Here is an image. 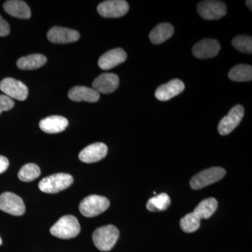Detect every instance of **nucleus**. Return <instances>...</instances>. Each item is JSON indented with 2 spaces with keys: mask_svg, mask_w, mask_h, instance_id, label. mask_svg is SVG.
Segmentation results:
<instances>
[{
  "mask_svg": "<svg viewBox=\"0 0 252 252\" xmlns=\"http://www.w3.org/2000/svg\"><path fill=\"white\" fill-rule=\"evenodd\" d=\"M80 231L79 220L72 215H65L61 217L50 229L51 235L65 240L75 238Z\"/></svg>",
  "mask_w": 252,
  "mask_h": 252,
  "instance_id": "f257e3e1",
  "label": "nucleus"
},
{
  "mask_svg": "<svg viewBox=\"0 0 252 252\" xmlns=\"http://www.w3.org/2000/svg\"><path fill=\"white\" fill-rule=\"evenodd\" d=\"M119 231L113 225H104L94 230L93 240L96 248L102 252L110 251L117 243Z\"/></svg>",
  "mask_w": 252,
  "mask_h": 252,
  "instance_id": "f03ea898",
  "label": "nucleus"
},
{
  "mask_svg": "<svg viewBox=\"0 0 252 252\" xmlns=\"http://www.w3.org/2000/svg\"><path fill=\"white\" fill-rule=\"evenodd\" d=\"M73 182L74 179L69 174H55L41 180L39 183V188L44 193H56L70 187Z\"/></svg>",
  "mask_w": 252,
  "mask_h": 252,
  "instance_id": "7ed1b4c3",
  "label": "nucleus"
},
{
  "mask_svg": "<svg viewBox=\"0 0 252 252\" xmlns=\"http://www.w3.org/2000/svg\"><path fill=\"white\" fill-rule=\"evenodd\" d=\"M109 200L105 197L91 195L79 204V211L86 217H94L103 213L109 207Z\"/></svg>",
  "mask_w": 252,
  "mask_h": 252,
  "instance_id": "20e7f679",
  "label": "nucleus"
},
{
  "mask_svg": "<svg viewBox=\"0 0 252 252\" xmlns=\"http://www.w3.org/2000/svg\"><path fill=\"white\" fill-rule=\"evenodd\" d=\"M225 173L226 172L222 167L207 169L192 177L190 182V187L195 190L203 189L223 179Z\"/></svg>",
  "mask_w": 252,
  "mask_h": 252,
  "instance_id": "39448f33",
  "label": "nucleus"
},
{
  "mask_svg": "<svg viewBox=\"0 0 252 252\" xmlns=\"http://www.w3.org/2000/svg\"><path fill=\"white\" fill-rule=\"evenodd\" d=\"M0 210L14 216H21L26 212V205L21 197L6 192L0 195Z\"/></svg>",
  "mask_w": 252,
  "mask_h": 252,
  "instance_id": "423d86ee",
  "label": "nucleus"
},
{
  "mask_svg": "<svg viewBox=\"0 0 252 252\" xmlns=\"http://www.w3.org/2000/svg\"><path fill=\"white\" fill-rule=\"evenodd\" d=\"M0 90L10 98L20 101L26 100L28 95L27 86L13 78H5L0 81Z\"/></svg>",
  "mask_w": 252,
  "mask_h": 252,
  "instance_id": "0eeeda50",
  "label": "nucleus"
},
{
  "mask_svg": "<svg viewBox=\"0 0 252 252\" xmlns=\"http://www.w3.org/2000/svg\"><path fill=\"white\" fill-rule=\"evenodd\" d=\"M245 114V109L242 105L235 106L230 109L225 117L220 121L218 131L220 135H226L233 132L235 127L241 122Z\"/></svg>",
  "mask_w": 252,
  "mask_h": 252,
  "instance_id": "6e6552de",
  "label": "nucleus"
},
{
  "mask_svg": "<svg viewBox=\"0 0 252 252\" xmlns=\"http://www.w3.org/2000/svg\"><path fill=\"white\" fill-rule=\"evenodd\" d=\"M129 10L128 3L124 0H108L97 6V11L104 18H120Z\"/></svg>",
  "mask_w": 252,
  "mask_h": 252,
  "instance_id": "1a4fd4ad",
  "label": "nucleus"
},
{
  "mask_svg": "<svg viewBox=\"0 0 252 252\" xmlns=\"http://www.w3.org/2000/svg\"><path fill=\"white\" fill-rule=\"evenodd\" d=\"M198 12L206 20H218L227 14V7L223 1H203L198 4Z\"/></svg>",
  "mask_w": 252,
  "mask_h": 252,
  "instance_id": "9d476101",
  "label": "nucleus"
},
{
  "mask_svg": "<svg viewBox=\"0 0 252 252\" xmlns=\"http://www.w3.org/2000/svg\"><path fill=\"white\" fill-rule=\"evenodd\" d=\"M47 37L55 44H69L79 40L80 34L74 30L55 26L48 32Z\"/></svg>",
  "mask_w": 252,
  "mask_h": 252,
  "instance_id": "9b49d317",
  "label": "nucleus"
},
{
  "mask_svg": "<svg viewBox=\"0 0 252 252\" xmlns=\"http://www.w3.org/2000/svg\"><path fill=\"white\" fill-rule=\"evenodd\" d=\"M220 50V46L218 41L205 39L199 41L193 46V54L197 59H211L217 56Z\"/></svg>",
  "mask_w": 252,
  "mask_h": 252,
  "instance_id": "f8f14e48",
  "label": "nucleus"
},
{
  "mask_svg": "<svg viewBox=\"0 0 252 252\" xmlns=\"http://www.w3.org/2000/svg\"><path fill=\"white\" fill-rule=\"evenodd\" d=\"M108 149L107 145L102 142L90 144L83 149L79 154L81 161L86 163L98 162L107 156Z\"/></svg>",
  "mask_w": 252,
  "mask_h": 252,
  "instance_id": "ddd939ff",
  "label": "nucleus"
},
{
  "mask_svg": "<svg viewBox=\"0 0 252 252\" xmlns=\"http://www.w3.org/2000/svg\"><path fill=\"white\" fill-rule=\"evenodd\" d=\"M119 86V78L112 73L100 74L93 83V89L98 94H109L115 91Z\"/></svg>",
  "mask_w": 252,
  "mask_h": 252,
  "instance_id": "4468645a",
  "label": "nucleus"
},
{
  "mask_svg": "<svg viewBox=\"0 0 252 252\" xmlns=\"http://www.w3.org/2000/svg\"><path fill=\"white\" fill-rule=\"evenodd\" d=\"M127 54L124 49L117 48L107 51L99 58V67L104 70H108L125 62Z\"/></svg>",
  "mask_w": 252,
  "mask_h": 252,
  "instance_id": "2eb2a0df",
  "label": "nucleus"
},
{
  "mask_svg": "<svg viewBox=\"0 0 252 252\" xmlns=\"http://www.w3.org/2000/svg\"><path fill=\"white\" fill-rule=\"evenodd\" d=\"M185 84L180 79H173L167 84L159 86L155 96L158 100L167 101L178 95L185 90Z\"/></svg>",
  "mask_w": 252,
  "mask_h": 252,
  "instance_id": "dca6fc26",
  "label": "nucleus"
},
{
  "mask_svg": "<svg viewBox=\"0 0 252 252\" xmlns=\"http://www.w3.org/2000/svg\"><path fill=\"white\" fill-rule=\"evenodd\" d=\"M68 97L74 102H96L99 100V94L92 88L78 86L69 91Z\"/></svg>",
  "mask_w": 252,
  "mask_h": 252,
  "instance_id": "f3484780",
  "label": "nucleus"
},
{
  "mask_svg": "<svg viewBox=\"0 0 252 252\" xmlns=\"http://www.w3.org/2000/svg\"><path fill=\"white\" fill-rule=\"evenodd\" d=\"M69 122L66 118L61 116H51L41 120L39 127L46 133L55 134L65 130Z\"/></svg>",
  "mask_w": 252,
  "mask_h": 252,
  "instance_id": "a211bd4d",
  "label": "nucleus"
},
{
  "mask_svg": "<svg viewBox=\"0 0 252 252\" xmlns=\"http://www.w3.org/2000/svg\"><path fill=\"white\" fill-rule=\"evenodd\" d=\"M4 11L10 16L23 19L31 17V10L25 1L21 0H10L4 4Z\"/></svg>",
  "mask_w": 252,
  "mask_h": 252,
  "instance_id": "6ab92c4d",
  "label": "nucleus"
},
{
  "mask_svg": "<svg viewBox=\"0 0 252 252\" xmlns=\"http://www.w3.org/2000/svg\"><path fill=\"white\" fill-rule=\"evenodd\" d=\"M174 31L173 26L170 23H160L152 30L149 34V38L154 44H162L173 35Z\"/></svg>",
  "mask_w": 252,
  "mask_h": 252,
  "instance_id": "aec40b11",
  "label": "nucleus"
},
{
  "mask_svg": "<svg viewBox=\"0 0 252 252\" xmlns=\"http://www.w3.org/2000/svg\"><path fill=\"white\" fill-rule=\"evenodd\" d=\"M47 62V59L42 54H31L21 58L17 61L18 68L23 70H32L42 67Z\"/></svg>",
  "mask_w": 252,
  "mask_h": 252,
  "instance_id": "412c9836",
  "label": "nucleus"
},
{
  "mask_svg": "<svg viewBox=\"0 0 252 252\" xmlns=\"http://www.w3.org/2000/svg\"><path fill=\"white\" fill-rule=\"evenodd\" d=\"M217 207H218V203L216 199L214 198L205 199L195 207L193 213L200 220L208 219L216 212Z\"/></svg>",
  "mask_w": 252,
  "mask_h": 252,
  "instance_id": "4be33fe9",
  "label": "nucleus"
},
{
  "mask_svg": "<svg viewBox=\"0 0 252 252\" xmlns=\"http://www.w3.org/2000/svg\"><path fill=\"white\" fill-rule=\"evenodd\" d=\"M228 77L237 82L252 81V67L248 64H238L230 69Z\"/></svg>",
  "mask_w": 252,
  "mask_h": 252,
  "instance_id": "5701e85b",
  "label": "nucleus"
},
{
  "mask_svg": "<svg viewBox=\"0 0 252 252\" xmlns=\"http://www.w3.org/2000/svg\"><path fill=\"white\" fill-rule=\"evenodd\" d=\"M171 203L170 196L166 193H160L149 199L147 203V210L151 212L165 211Z\"/></svg>",
  "mask_w": 252,
  "mask_h": 252,
  "instance_id": "b1692460",
  "label": "nucleus"
},
{
  "mask_svg": "<svg viewBox=\"0 0 252 252\" xmlns=\"http://www.w3.org/2000/svg\"><path fill=\"white\" fill-rule=\"evenodd\" d=\"M40 175V168L34 163H28L23 165L18 174L20 180L24 182H32L38 178Z\"/></svg>",
  "mask_w": 252,
  "mask_h": 252,
  "instance_id": "393cba45",
  "label": "nucleus"
},
{
  "mask_svg": "<svg viewBox=\"0 0 252 252\" xmlns=\"http://www.w3.org/2000/svg\"><path fill=\"white\" fill-rule=\"evenodd\" d=\"M200 220L193 212L185 215L180 220V226L185 233H193L200 228Z\"/></svg>",
  "mask_w": 252,
  "mask_h": 252,
  "instance_id": "a878e982",
  "label": "nucleus"
},
{
  "mask_svg": "<svg viewBox=\"0 0 252 252\" xmlns=\"http://www.w3.org/2000/svg\"><path fill=\"white\" fill-rule=\"evenodd\" d=\"M232 44L235 49L242 53L252 54V38L247 35H239L235 37L232 41Z\"/></svg>",
  "mask_w": 252,
  "mask_h": 252,
  "instance_id": "bb28decb",
  "label": "nucleus"
},
{
  "mask_svg": "<svg viewBox=\"0 0 252 252\" xmlns=\"http://www.w3.org/2000/svg\"><path fill=\"white\" fill-rule=\"evenodd\" d=\"M14 101L6 94H0V114L14 107Z\"/></svg>",
  "mask_w": 252,
  "mask_h": 252,
  "instance_id": "cd10ccee",
  "label": "nucleus"
},
{
  "mask_svg": "<svg viewBox=\"0 0 252 252\" xmlns=\"http://www.w3.org/2000/svg\"><path fill=\"white\" fill-rule=\"evenodd\" d=\"M10 33V26L6 20L0 15V36L9 35Z\"/></svg>",
  "mask_w": 252,
  "mask_h": 252,
  "instance_id": "c85d7f7f",
  "label": "nucleus"
},
{
  "mask_svg": "<svg viewBox=\"0 0 252 252\" xmlns=\"http://www.w3.org/2000/svg\"><path fill=\"white\" fill-rule=\"evenodd\" d=\"M9 162L7 158L0 155V174L3 173L9 167Z\"/></svg>",
  "mask_w": 252,
  "mask_h": 252,
  "instance_id": "c756f323",
  "label": "nucleus"
},
{
  "mask_svg": "<svg viewBox=\"0 0 252 252\" xmlns=\"http://www.w3.org/2000/svg\"><path fill=\"white\" fill-rule=\"evenodd\" d=\"M246 4L248 5V7L250 8V10H252V1H251V0H248V1H246Z\"/></svg>",
  "mask_w": 252,
  "mask_h": 252,
  "instance_id": "7c9ffc66",
  "label": "nucleus"
},
{
  "mask_svg": "<svg viewBox=\"0 0 252 252\" xmlns=\"http://www.w3.org/2000/svg\"><path fill=\"white\" fill-rule=\"evenodd\" d=\"M1 244H2V240H1V237H0V246H1Z\"/></svg>",
  "mask_w": 252,
  "mask_h": 252,
  "instance_id": "2f4dec72",
  "label": "nucleus"
}]
</instances>
